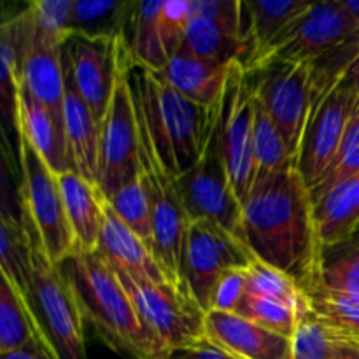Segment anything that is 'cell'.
Here are the masks:
<instances>
[{"label": "cell", "mask_w": 359, "mask_h": 359, "mask_svg": "<svg viewBox=\"0 0 359 359\" xmlns=\"http://www.w3.org/2000/svg\"><path fill=\"white\" fill-rule=\"evenodd\" d=\"M252 158H255V184L252 186L294 167V160L287 149L286 140L258 100H256Z\"/></svg>", "instance_id": "cell-29"}, {"label": "cell", "mask_w": 359, "mask_h": 359, "mask_svg": "<svg viewBox=\"0 0 359 359\" xmlns=\"http://www.w3.org/2000/svg\"><path fill=\"white\" fill-rule=\"evenodd\" d=\"M353 346L356 347V349H358V353H359V342H353Z\"/></svg>", "instance_id": "cell-46"}, {"label": "cell", "mask_w": 359, "mask_h": 359, "mask_svg": "<svg viewBox=\"0 0 359 359\" xmlns=\"http://www.w3.org/2000/svg\"><path fill=\"white\" fill-rule=\"evenodd\" d=\"M312 314L328 326L340 342H359V298L312 291L307 294Z\"/></svg>", "instance_id": "cell-31"}, {"label": "cell", "mask_w": 359, "mask_h": 359, "mask_svg": "<svg viewBox=\"0 0 359 359\" xmlns=\"http://www.w3.org/2000/svg\"><path fill=\"white\" fill-rule=\"evenodd\" d=\"M340 83H342L344 86H346L347 90H349L351 93H353L359 100V55L353 60V63L347 67V70L344 72Z\"/></svg>", "instance_id": "cell-43"}, {"label": "cell", "mask_w": 359, "mask_h": 359, "mask_svg": "<svg viewBox=\"0 0 359 359\" xmlns=\"http://www.w3.org/2000/svg\"><path fill=\"white\" fill-rule=\"evenodd\" d=\"M114 272L142 321L168 351L207 342L205 314L188 294L175 287L137 283L119 270Z\"/></svg>", "instance_id": "cell-12"}, {"label": "cell", "mask_w": 359, "mask_h": 359, "mask_svg": "<svg viewBox=\"0 0 359 359\" xmlns=\"http://www.w3.org/2000/svg\"><path fill=\"white\" fill-rule=\"evenodd\" d=\"M230 67L179 51L158 74L184 98L203 107L216 109L223 98Z\"/></svg>", "instance_id": "cell-19"}, {"label": "cell", "mask_w": 359, "mask_h": 359, "mask_svg": "<svg viewBox=\"0 0 359 359\" xmlns=\"http://www.w3.org/2000/svg\"><path fill=\"white\" fill-rule=\"evenodd\" d=\"M191 18V0H163L160 11V30L168 60L181 51Z\"/></svg>", "instance_id": "cell-38"}, {"label": "cell", "mask_w": 359, "mask_h": 359, "mask_svg": "<svg viewBox=\"0 0 359 359\" xmlns=\"http://www.w3.org/2000/svg\"><path fill=\"white\" fill-rule=\"evenodd\" d=\"M39 340L37 328L20 291L2 276L0 280V353L25 349Z\"/></svg>", "instance_id": "cell-30"}, {"label": "cell", "mask_w": 359, "mask_h": 359, "mask_svg": "<svg viewBox=\"0 0 359 359\" xmlns=\"http://www.w3.org/2000/svg\"><path fill=\"white\" fill-rule=\"evenodd\" d=\"M41 342L55 359H88L84 318L60 266L51 265L35 241L34 277L25 297Z\"/></svg>", "instance_id": "cell-5"}, {"label": "cell", "mask_w": 359, "mask_h": 359, "mask_svg": "<svg viewBox=\"0 0 359 359\" xmlns=\"http://www.w3.org/2000/svg\"><path fill=\"white\" fill-rule=\"evenodd\" d=\"M340 4L359 27V0H340Z\"/></svg>", "instance_id": "cell-44"}, {"label": "cell", "mask_w": 359, "mask_h": 359, "mask_svg": "<svg viewBox=\"0 0 359 359\" xmlns=\"http://www.w3.org/2000/svg\"><path fill=\"white\" fill-rule=\"evenodd\" d=\"M248 284V266L245 269H231L221 277L216 287L210 311L217 312H235L238 304L245 294Z\"/></svg>", "instance_id": "cell-40"}, {"label": "cell", "mask_w": 359, "mask_h": 359, "mask_svg": "<svg viewBox=\"0 0 359 359\" xmlns=\"http://www.w3.org/2000/svg\"><path fill=\"white\" fill-rule=\"evenodd\" d=\"M314 216L323 248L353 238L359 231V174L316 202Z\"/></svg>", "instance_id": "cell-23"}, {"label": "cell", "mask_w": 359, "mask_h": 359, "mask_svg": "<svg viewBox=\"0 0 359 359\" xmlns=\"http://www.w3.org/2000/svg\"><path fill=\"white\" fill-rule=\"evenodd\" d=\"M63 133L70 170L98 189L100 168V123L65 74Z\"/></svg>", "instance_id": "cell-18"}, {"label": "cell", "mask_w": 359, "mask_h": 359, "mask_svg": "<svg viewBox=\"0 0 359 359\" xmlns=\"http://www.w3.org/2000/svg\"><path fill=\"white\" fill-rule=\"evenodd\" d=\"M121 39H90L72 35L63 44L65 74L100 125L114 90Z\"/></svg>", "instance_id": "cell-14"}, {"label": "cell", "mask_w": 359, "mask_h": 359, "mask_svg": "<svg viewBox=\"0 0 359 359\" xmlns=\"http://www.w3.org/2000/svg\"><path fill=\"white\" fill-rule=\"evenodd\" d=\"M0 270L2 276L27 297L34 277L35 238L23 217L0 214Z\"/></svg>", "instance_id": "cell-25"}, {"label": "cell", "mask_w": 359, "mask_h": 359, "mask_svg": "<svg viewBox=\"0 0 359 359\" xmlns=\"http://www.w3.org/2000/svg\"><path fill=\"white\" fill-rule=\"evenodd\" d=\"M135 2L125 0H74L70 30L72 35L90 39H118L126 41Z\"/></svg>", "instance_id": "cell-26"}, {"label": "cell", "mask_w": 359, "mask_h": 359, "mask_svg": "<svg viewBox=\"0 0 359 359\" xmlns=\"http://www.w3.org/2000/svg\"><path fill=\"white\" fill-rule=\"evenodd\" d=\"M191 16L224 25L244 34V2L242 0H191ZM245 37V35H244Z\"/></svg>", "instance_id": "cell-39"}, {"label": "cell", "mask_w": 359, "mask_h": 359, "mask_svg": "<svg viewBox=\"0 0 359 359\" xmlns=\"http://www.w3.org/2000/svg\"><path fill=\"white\" fill-rule=\"evenodd\" d=\"M20 86H23L39 104L44 105L63 126V105H65L63 46L42 37L35 28H32V39L25 55Z\"/></svg>", "instance_id": "cell-17"}, {"label": "cell", "mask_w": 359, "mask_h": 359, "mask_svg": "<svg viewBox=\"0 0 359 359\" xmlns=\"http://www.w3.org/2000/svg\"><path fill=\"white\" fill-rule=\"evenodd\" d=\"M0 359H55L53 354L42 346L41 337H39L37 344L28 346L25 349L11 351V353H0Z\"/></svg>", "instance_id": "cell-42"}, {"label": "cell", "mask_w": 359, "mask_h": 359, "mask_svg": "<svg viewBox=\"0 0 359 359\" xmlns=\"http://www.w3.org/2000/svg\"><path fill=\"white\" fill-rule=\"evenodd\" d=\"M335 359H359V353H358L356 347L353 346V344L344 342Z\"/></svg>", "instance_id": "cell-45"}, {"label": "cell", "mask_w": 359, "mask_h": 359, "mask_svg": "<svg viewBox=\"0 0 359 359\" xmlns=\"http://www.w3.org/2000/svg\"><path fill=\"white\" fill-rule=\"evenodd\" d=\"M249 74L256 100L276 123L291 156L297 160L318 97L314 63L277 62Z\"/></svg>", "instance_id": "cell-7"}, {"label": "cell", "mask_w": 359, "mask_h": 359, "mask_svg": "<svg viewBox=\"0 0 359 359\" xmlns=\"http://www.w3.org/2000/svg\"><path fill=\"white\" fill-rule=\"evenodd\" d=\"M18 161L23 221L51 265L60 266L76 252L67 221L58 175L42 161L25 137L18 135Z\"/></svg>", "instance_id": "cell-4"}, {"label": "cell", "mask_w": 359, "mask_h": 359, "mask_svg": "<svg viewBox=\"0 0 359 359\" xmlns=\"http://www.w3.org/2000/svg\"><path fill=\"white\" fill-rule=\"evenodd\" d=\"M359 174V111L351 119L347 132L344 135L342 144H340L337 156L326 168L323 177L319 179L318 184L311 188L312 202H319L323 196L328 195L333 188L342 184L347 179L354 177Z\"/></svg>", "instance_id": "cell-35"}, {"label": "cell", "mask_w": 359, "mask_h": 359, "mask_svg": "<svg viewBox=\"0 0 359 359\" xmlns=\"http://www.w3.org/2000/svg\"><path fill=\"white\" fill-rule=\"evenodd\" d=\"M167 359H235L224 351L214 347L210 342L198 344L191 347H181V349L170 351Z\"/></svg>", "instance_id": "cell-41"}, {"label": "cell", "mask_w": 359, "mask_h": 359, "mask_svg": "<svg viewBox=\"0 0 359 359\" xmlns=\"http://www.w3.org/2000/svg\"><path fill=\"white\" fill-rule=\"evenodd\" d=\"M109 205L114 209L119 219L151 249L154 251V230H153V214H151V203L147 193L144 189L142 181L137 175L132 182L123 186L114 196L107 200ZM154 255V252H153Z\"/></svg>", "instance_id": "cell-33"}, {"label": "cell", "mask_w": 359, "mask_h": 359, "mask_svg": "<svg viewBox=\"0 0 359 359\" xmlns=\"http://www.w3.org/2000/svg\"><path fill=\"white\" fill-rule=\"evenodd\" d=\"M291 342L293 359H335L344 344L312 314L311 309L302 314Z\"/></svg>", "instance_id": "cell-36"}, {"label": "cell", "mask_w": 359, "mask_h": 359, "mask_svg": "<svg viewBox=\"0 0 359 359\" xmlns=\"http://www.w3.org/2000/svg\"><path fill=\"white\" fill-rule=\"evenodd\" d=\"M245 293L280 302V304L291 305L300 311H305L309 307L307 294L290 276L256 258L248 266Z\"/></svg>", "instance_id": "cell-32"}, {"label": "cell", "mask_w": 359, "mask_h": 359, "mask_svg": "<svg viewBox=\"0 0 359 359\" xmlns=\"http://www.w3.org/2000/svg\"><path fill=\"white\" fill-rule=\"evenodd\" d=\"M318 290L359 298V231L349 241L323 248Z\"/></svg>", "instance_id": "cell-28"}, {"label": "cell", "mask_w": 359, "mask_h": 359, "mask_svg": "<svg viewBox=\"0 0 359 359\" xmlns=\"http://www.w3.org/2000/svg\"><path fill=\"white\" fill-rule=\"evenodd\" d=\"M18 135L28 140L56 175L70 170L63 126L23 86L18 90Z\"/></svg>", "instance_id": "cell-21"}, {"label": "cell", "mask_w": 359, "mask_h": 359, "mask_svg": "<svg viewBox=\"0 0 359 359\" xmlns=\"http://www.w3.org/2000/svg\"><path fill=\"white\" fill-rule=\"evenodd\" d=\"M74 0H35L30 2L34 28L55 44L63 46L70 37Z\"/></svg>", "instance_id": "cell-37"}, {"label": "cell", "mask_w": 359, "mask_h": 359, "mask_svg": "<svg viewBox=\"0 0 359 359\" xmlns=\"http://www.w3.org/2000/svg\"><path fill=\"white\" fill-rule=\"evenodd\" d=\"M175 184L189 223H212L244 244L242 202L231 184L216 135L205 156L191 170L175 179Z\"/></svg>", "instance_id": "cell-11"}, {"label": "cell", "mask_w": 359, "mask_h": 359, "mask_svg": "<svg viewBox=\"0 0 359 359\" xmlns=\"http://www.w3.org/2000/svg\"><path fill=\"white\" fill-rule=\"evenodd\" d=\"M252 259L255 256L242 242L216 224L191 221L182 248V283L200 311L207 314L221 277L231 269H245Z\"/></svg>", "instance_id": "cell-10"}, {"label": "cell", "mask_w": 359, "mask_h": 359, "mask_svg": "<svg viewBox=\"0 0 359 359\" xmlns=\"http://www.w3.org/2000/svg\"><path fill=\"white\" fill-rule=\"evenodd\" d=\"M242 233L256 259L290 276L305 294L318 287L323 245L311 191L297 168L252 186L242 203Z\"/></svg>", "instance_id": "cell-1"}, {"label": "cell", "mask_w": 359, "mask_h": 359, "mask_svg": "<svg viewBox=\"0 0 359 359\" xmlns=\"http://www.w3.org/2000/svg\"><path fill=\"white\" fill-rule=\"evenodd\" d=\"M256 95L251 74L241 62L231 63L219 104L216 137L235 193L244 203L255 184Z\"/></svg>", "instance_id": "cell-8"}, {"label": "cell", "mask_w": 359, "mask_h": 359, "mask_svg": "<svg viewBox=\"0 0 359 359\" xmlns=\"http://www.w3.org/2000/svg\"><path fill=\"white\" fill-rule=\"evenodd\" d=\"M181 51L219 65H231L235 62L244 65L249 55L248 41L242 32L200 18H191Z\"/></svg>", "instance_id": "cell-24"}, {"label": "cell", "mask_w": 359, "mask_h": 359, "mask_svg": "<svg viewBox=\"0 0 359 359\" xmlns=\"http://www.w3.org/2000/svg\"><path fill=\"white\" fill-rule=\"evenodd\" d=\"M133 100L147 123L161 163L175 179L191 170L209 151L219 107L195 104L168 86L154 70L132 63Z\"/></svg>", "instance_id": "cell-3"}, {"label": "cell", "mask_w": 359, "mask_h": 359, "mask_svg": "<svg viewBox=\"0 0 359 359\" xmlns=\"http://www.w3.org/2000/svg\"><path fill=\"white\" fill-rule=\"evenodd\" d=\"M58 182L76 251L97 252L104 223L105 198L93 184L72 170L60 174Z\"/></svg>", "instance_id": "cell-20"}, {"label": "cell", "mask_w": 359, "mask_h": 359, "mask_svg": "<svg viewBox=\"0 0 359 359\" xmlns=\"http://www.w3.org/2000/svg\"><path fill=\"white\" fill-rule=\"evenodd\" d=\"M358 111L359 100L340 81L318 93L294 160V168L309 189L318 184L337 156L347 126Z\"/></svg>", "instance_id": "cell-13"}, {"label": "cell", "mask_w": 359, "mask_h": 359, "mask_svg": "<svg viewBox=\"0 0 359 359\" xmlns=\"http://www.w3.org/2000/svg\"><path fill=\"white\" fill-rule=\"evenodd\" d=\"M83 318L125 359H167L170 351L147 328L114 270L97 252L76 251L60 265Z\"/></svg>", "instance_id": "cell-2"}, {"label": "cell", "mask_w": 359, "mask_h": 359, "mask_svg": "<svg viewBox=\"0 0 359 359\" xmlns=\"http://www.w3.org/2000/svg\"><path fill=\"white\" fill-rule=\"evenodd\" d=\"M309 309V307H307ZM305 309V311H307ZM305 311L294 309L291 305L280 304V302L269 300V298L252 297V294H244V298L238 304L235 314L263 326V328L276 332L279 335L293 339L297 326L300 323L302 314Z\"/></svg>", "instance_id": "cell-34"}, {"label": "cell", "mask_w": 359, "mask_h": 359, "mask_svg": "<svg viewBox=\"0 0 359 359\" xmlns=\"http://www.w3.org/2000/svg\"><path fill=\"white\" fill-rule=\"evenodd\" d=\"M207 342L235 359H293V342L235 312L205 314Z\"/></svg>", "instance_id": "cell-15"}, {"label": "cell", "mask_w": 359, "mask_h": 359, "mask_svg": "<svg viewBox=\"0 0 359 359\" xmlns=\"http://www.w3.org/2000/svg\"><path fill=\"white\" fill-rule=\"evenodd\" d=\"M359 39V27L340 0L318 2L309 7L280 37L252 63L248 72L277 62H319Z\"/></svg>", "instance_id": "cell-9"}, {"label": "cell", "mask_w": 359, "mask_h": 359, "mask_svg": "<svg viewBox=\"0 0 359 359\" xmlns=\"http://www.w3.org/2000/svg\"><path fill=\"white\" fill-rule=\"evenodd\" d=\"M163 0L154 2H135L128 32H126V44L133 63L144 69L160 72L168 63L167 51L163 46V37L160 30V11Z\"/></svg>", "instance_id": "cell-27"}, {"label": "cell", "mask_w": 359, "mask_h": 359, "mask_svg": "<svg viewBox=\"0 0 359 359\" xmlns=\"http://www.w3.org/2000/svg\"><path fill=\"white\" fill-rule=\"evenodd\" d=\"M312 2L305 0H252L244 2V35L249 55L244 67L249 69Z\"/></svg>", "instance_id": "cell-22"}, {"label": "cell", "mask_w": 359, "mask_h": 359, "mask_svg": "<svg viewBox=\"0 0 359 359\" xmlns=\"http://www.w3.org/2000/svg\"><path fill=\"white\" fill-rule=\"evenodd\" d=\"M97 255L112 270L126 273L137 283L175 287L153 251L119 219L107 200L104 202V223H102Z\"/></svg>", "instance_id": "cell-16"}, {"label": "cell", "mask_w": 359, "mask_h": 359, "mask_svg": "<svg viewBox=\"0 0 359 359\" xmlns=\"http://www.w3.org/2000/svg\"><path fill=\"white\" fill-rule=\"evenodd\" d=\"M132 55L125 39L119 41L118 74L111 102L100 125L98 191L109 200L139 175L137 112L130 86Z\"/></svg>", "instance_id": "cell-6"}]
</instances>
